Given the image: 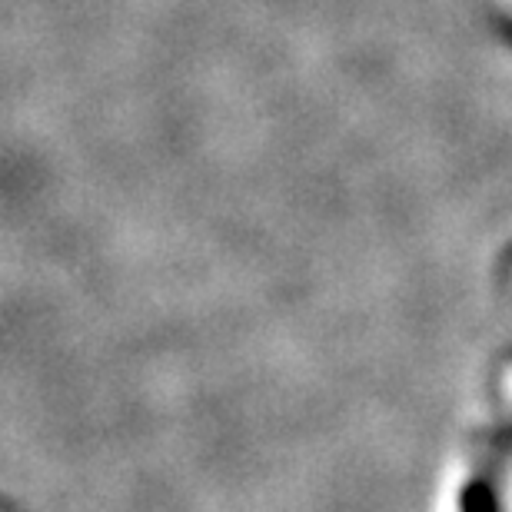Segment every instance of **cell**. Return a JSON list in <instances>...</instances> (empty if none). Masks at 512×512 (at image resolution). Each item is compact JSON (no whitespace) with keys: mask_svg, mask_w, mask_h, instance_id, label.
I'll use <instances>...</instances> for the list:
<instances>
[{"mask_svg":"<svg viewBox=\"0 0 512 512\" xmlns=\"http://www.w3.org/2000/svg\"><path fill=\"white\" fill-rule=\"evenodd\" d=\"M459 512H499V496L486 479H469L459 493Z\"/></svg>","mask_w":512,"mask_h":512,"instance_id":"1","label":"cell"}]
</instances>
